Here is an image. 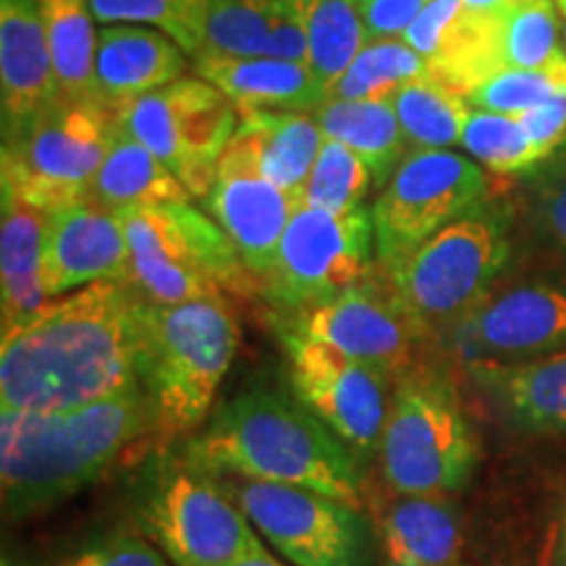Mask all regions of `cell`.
Listing matches in <instances>:
<instances>
[{
	"instance_id": "cell-21",
	"label": "cell",
	"mask_w": 566,
	"mask_h": 566,
	"mask_svg": "<svg viewBox=\"0 0 566 566\" xmlns=\"http://www.w3.org/2000/svg\"><path fill=\"white\" fill-rule=\"evenodd\" d=\"M192 61L200 80L221 90L239 113H313L328 97L310 63L265 59V55H226L216 51H200Z\"/></svg>"
},
{
	"instance_id": "cell-20",
	"label": "cell",
	"mask_w": 566,
	"mask_h": 566,
	"mask_svg": "<svg viewBox=\"0 0 566 566\" xmlns=\"http://www.w3.org/2000/svg\"><path fill=\"white\" fill-rule=\"evenodd\" d=\"M187 53L166 34L139 24H105L97 32L95 101L124 116L139 97L181 80Z\"/></svg>"
},
{
	"instance_id": "cell-38",
	"label": "cell",
	"mask_w": 566,
	"mask_h": 566,
	"mask_svg": "<svg viewBox=\"0 0 566 566\" xmlns=\"http://www.w3.org/2000/svg\"><path fill=\"white\" fill-rule=\"evenodd\" d=\"M365 42L399 40L433 0H354Z\"/></svg>"
},
{
	"instance_id": "cell-30",
	"label": "cell",
	"mask_w": 566,
	"mask_h": 566,
	"mask_svg": "<svg viewBox=\"0 0 566 566\" xmlns=\"http://www.w3.org/2000/svg\"><path fill=\"white\" fill-rule=\"evenodd\" d=\"M391 105L407 137L409 153L449 150L459 145L472 113L464 95L430 76L405 84Z\"/></svg>"
},
{
	"instance_id": "cell-29",
	"label": "cell",
	"mask_w": 566,
	"mask_h": 566,
	"mask_svg": "<svg viewBox=\"0 0 566 566\" xmlns=\"http://www.w3.org/2000/svg\"><path fill=\"white\" fill-rule=\"evenodd\" d=\"M63 101H95V13L90 0H38Z\"/></svg>"
},
{
	"instance_id": "cell-23",
	"label": "cell",
	"mask_w": 566,
	"mask_h": 566,
	"mask_svg": "<svg viewBox=\"0 0 566 566\" xmlns=\"http://www.w3.org/2000/svg\"><path fill=\"white\" fill-rule=\"evenodd\" d=\"M239 116L231 139L247 153L260 176L302 200V189L325 142L313 113L244 111Z\"/></svg>"
},
{
	"instance_id": "cell-8",
	"label": "cell",
	"mask_w": 566,
	"mask_h": 566,
	"mask_svg": "<svg viewBox=\"0 0 566 566\" xmlns=\"http://www.w3.org/2000/svg\"><path fill=\"white\" fill-rule=\"evenodd\" d=\"M122 116L101 103L55 101L24 129L3 137L0 187L40 210L87 200Z\"/></svg>"
},
{
	"instance_id": "cell-49",
	"label": "cell",
	"mask_w": 566,
	"mask_h": 566,
	"mask_svg": "<svg viewBox=\"0 0 566 566\" xmlns=\"http://www.w3.org/2000/svg\"><path fill=\"white\" fill-rule=\"evenodd\" d=\"M564 45H566V27H564Z\"/></svg>"
},
{
	"instance_id": "cell-39",
	"label": "cell",
	"mask_w": 566,
	"mask_h": 566,
	"mask_svg": "<svg viewBox=\"0 0 566 566\" xmlns=\"http://www.w3.org/2000/svg\"><path fill=\"white\" fill-rule=\"evenodd\" d=\"M462 0H433V3L417 17L407 32L399 40H405L415 53H420L424 61H430L441 51L443 42L449 40L451 30L462 17Z\"/></svg>"
},
{
	"instance_id": "cell-19",
	"label": "cell",
	"mask_w": 566,
	"mask_h": 566,
	"mask_svg": "<svg viewBox=\"0 0 566 566\" xmlns=\"http://www.w3.org/2000/svg\"><path fill=\"white\" fill-rule=\"evenodd\" d=\"M61 101L38 0H0V108L3 137Z\"/></svg>"
},
{
	"instance_id": "cell-48",
	"label": "cell",
	"mask_w": 566,
	"mask_h": 566,
	"mask_svg": "<svg viewBox=\"0 0 566 566\" xmlns=\"http://www.w3.org/2000/svg\"><path fill=\"white\" fill-rule=\"evenodd\" d=\"M3 566H17L13 562H9V558H3Z\"/></svg>"
},
{
	"instance_id": "cell-45",
	"label": "cell",
	"mask_w": 566,
	"mask_h": 566,
	"mask_svg": "<svg viewBox=\"0 0 566 566\" xmlns=\"http://www.w3.org/2000/svg\"><path fill=\"white\" fill-rule=\"evenodd\" d=\"M516 3V0H462V6L472 13H495L506 6Z\"/></svg>"
},
{
	"instance_id": "cell-14",
	"label": "cell",
	"mask_w": 566,
	"mask_h": 566,
	"mask_svg": "<svg viewBox=\"0 0 566 566\" xmlns=\"http://www.w3.org/2000/svg\"><path fill=\"white\" fill-rule=\"evenodd\" d=\"M275 331L313 338L357 363L378 367L394 380L415 365V349L430 338L396 296L380 265L331 300L300 313L279 315Z\"/></svg>"
},
{
	"instance_id": "cell-5",
	"label": "cell",
	"mask_w": 566,
	"mask_h": 566,
	"mask_svg": "<svg viewBox=\"0 0 566 566\" xmlns=\"http://www.w3.org/2000/svg\"><path fill=\"white\" fill-rule=\"evenodd\" d=\"M378 457L386 485L399 495L464 491L480 441L449 373L422 363L396 375Z\"/></svg>"
},
{
	"instance_id": "cell-46",
	"label": "cell",
	"mask_w": 566,
	"mask_h": 566,
	"mask_svg": "<svg viewBox=\"0 0 566 566\" xmlns=\"http://www.w3.org/2000/svg\"><path fill=\"white\" fill-rule=\"evenodd\" d=\"M231 566H286V564L279 562V558H275L268 548H260V551H254V554L233 562Z\"/></svg>"
},
{
	"instance_id": "cell-31",
	"label": "cell",
	"mask_w": 566,
	"mask_h": 566,
	"mask_svg": "<svg viewBox=\"0 0 566 566\" xmlns=\"http://www.w3.org/2000/svg\"><path fill=\"white\" fill-rule=\"evenodd\" d=\"M292 6L307 32L310 66L323 82L325 92H331L365 45L357 3L354 0H292Z\"/></svg>"
},
{
	"instance_id": "cell-10",
	"label": "cell",
	"mask_w": 566,
	"mask_h": 566,
	"mask_svg": "<svg viewBox=\"0 0 566 566\" xmlns=\"http://www.w3.org/2000/svg\"><path fill=\"white\" fill-rule=\"evenodd\" d=\"M142 527L174 566H231L265 548L218 478L184 459L168 464L153 483Z\"/></svg>"
},
{
	"instance_id": "cell-26",
	"label": "cell",
	"mask_w": 566,
	"mask_h": 566,
	"mask_svg": "<svg viewBox=\"0 0 566 566\" xmlns=\"http://www.w3.org/2000/svg\"><path fill=\"white\" fill-rule=\"evenodd\" d=\"M189 197L192 195L184 189L171 168L147 150L124 124L113 132L103 166L97 168L87 192V200L116 216L163 202H184Z\"/></svg>"
},
{
	"instance_id": "cell-34",
	"label": "cell",
	"mask_w": 566,
	"mask_h": 566,
	"mask_svg": "<svg viewBox=\"0 0 566 566\" xmlns=\"http://www.w3.org/2000/svg\"><path fill=\"white\" fill-rule=\"evenodd\" d=\"M459 147H464L472 160L499 176L530 174L535 171V166L546 163L520 118L501 116V113L472 108Z\"/></svg>"
},
{
	"instance_id": "cell-41",
	"label": "cell",
	"mask_w": 566,
	"mask_h": 566,
	"mask_svg": "<svg viewBox=\"0 0 566 566\" xmlns=\"http://www.w3.org/2000/svg\"><path fill=\"white\" fill-rule=\"evenodd\" d=\"M260 55H265V59L310 63L307 32H304V24L300 13H296V9L292 6V0H283L281 3Z\"/></svg>"
},
{
	"instance_id": "cell-42",
	"label": "cell",
	"mask_w": 566,
	"mask_h": 566,
	"mask_svg": "<svg viewBox=\"0 0 566 566\" xmlns=\"http://www.w3.org/2000/svg\"><path fill=\"white\" fill-rule=\"evenodd\" d=\"M525 126L527 137L543 153V158H551L558 150H566V97H556L537 108L516 116Z\"/></svg>"
},
{
	"instance_id": "cell-9",
	"label": "cell",
	"mask_w": 566,
	"mask_h": 566,
	"mask_svg": "<svg viewBox=\"0 0 566 566\" xmlns=\"http://www.w3.org/2000/svg\"><path fill=\"white\" fill-rule=\"evenodd\" d=\"M263 541L292 566H370L375 533L363 509L300 485L216 475Z\"/></svg>"
},
{
	"instance_id": "cell-22",
	"label": "cell",
	"mask_w": 566,
	"mask_h": 566,
	"mask_svg": "<svg viewBox=\"0 0 566 566\" xmlns=\"http://www.w3.org/2000/svg\"><path fill=\"white\" fill-rule=\"evenodd\" d=\"M480 391L516 430L566 433V349L520 365H464Z\"/></svg>"
},
{
	"instance_id": "cell-44",
	"label": "cell",
	"mask_w": 566,
	"mask_h": 566,
	"mask_svg": "<svg viewBox=\"0 0 566 566\" xmlns=\"http://www.w3.org/2000/svg\"><path fill=\"white\" fill-rule=\"evenodd\" d=\"M546 566H566V506H564V512L556 522L554 537H551L548 564Z\"/></svg>"
},
{
	"instance_id": "cell-25",
	"label": "cell",
	"mask_w": 566,
	"mask_h": 566,
	"mask_svg": "<svg viewBox=\"0 0 566 566\" xmlns=\"http://www.w3.org/2000/svg\"><path fill=\"white\" fill-rule=\"evenodd\" d=\"M0 292L3 328L38 313L48 302L42 289V233L45 210L0 189Z\"/></svg>"
},
{
	"instance_id": "cell-17",
	"label": "cell",
	"mask_w": 566,
	"mask_h": 566,
	"mask_svg": "<svg viewBox=\"0 0 566 566\" xmlns=\"http://www.w3.org/2000/svg\"><path fill=\"white\" fill-rule=\"evenodd\" d=\"M205 202L212 221L237 247L252 279L263 283L279 258L283 231L302 205L300 197L260 176L242 147L229 139L218 158L216 184Z\"/></svg>"
},
{
	"instance_id": "cell-7",
	"label": "cell",
	"mask_w": 566,
	"mask_h": 566,
	"mask_svg": "<svg viewBox=\"0 0 566 566\" xmlns=\"http://www.w3.org/2000/svg\"><path fill=\"white\" fill-rule=\"evenodd\" d=\"M509 254V212L485 200L436 231L428 242L388 268L386 275L396 296L428 336H446L491 294Z\"/></svg>"
},
{
	"instance_id": "cell-33",
	"label": "cell",
	"mask_w": 566,
	"mask_h": 566,
	"mask_svg": "<svg viewBox=\"0 0 566 566\" xmlns=\"http://www.w3.org/2000/svg\"><path fill=\"white\" fill-rule=\"evenodd\" d=\"M90 6L101 24L153 27L189 59L208 42V0H90Z\"/></svg>"
},
{
	"instance_id": "cell-18",
	"label": "cell",
	"mask_w": 566,
	"mask_h": 566,
	"mask_svg": "<svg viewBox=\"0 0 566 566\" xmlns=\"http://www.w3.org/2000/svg\"><path fill=\"white\" fill-rule=\"evenodd\" d=\"M129 244L122 216L92 200L45 212L42 233V289L48 300L97 281H126Z\"/></svg>"
},
{
	"instance_id": "cell-4",
	"label": "cell",
	"mask_w": 566,
	"mask_h": 566,
	"mask_svg": "<svg viewBox=\"0 0 566 566\" xmlns=\"http://www.w3.org/2000/svg\"><path fill=\"white\" fill-rule=\"evenodd\" d=\"M237 349L239 325L226 300L155 304L139 296V386L155 433L187 436L208 422Z\"/></svg>"
},
{
	"instance_id": "cell-32",
	"label": "cell",
	"mask_w": 566,
	"mask_h": 566,
	"mask_svg": "<svg viewBox=\"0 0 566 566\" xmlns=\"http://www.w3.org/2000/svg\"><path fill=\"white\" fill-rule=\"evenodd\" d=\"M428 76V61L415 53L405 40L365 42L363 51L344 71L342 80L331 87L334 101L394 103L399 90L415 80ZM325 97V101H328Z\"/></svg>"
},
{
	"instance_id": "cell-43",
	"label": "cell",
	"mask_w": 566,
	"mask_h": 566,
	"mask_svg": "<svg viewBox=\"0 0 566 566\" xmlns=\"http://www.w3.org/2000/svg\"><path fill=\"white\" fill-rule=\"evenodd\" d=\"M537 231L554 250L566 254V168H562L535 202Z\"/></svg>"
},
{
	"instance_id": "cell-35",
	"label": "cell",
	"mask_w": 566,
	"mask_h": 566,
	"mask_svg": "<svg viewBox=\"0 0 566 566\" xmlns=\"http://www.w3.org/2000/svg\"><path fill=\"white\" fill-rule=\"evenodd\" d=\"M373 187L375 179L367 163L342 142L325 139L302 189V205L344 216L365 208L363 202Z\"/></svg>"
},
{
	"instance_id": "cell-1",
	"label": "cell",
	"mask_w": 566,
	"mask_h": 566,
	"mask_svg": "<svg viewBox=\"0 0 566 566\" xmlns=\"http://www.w3.org/2000/svg\"><path fill=\"white\" fill-rule=\"evenodd\" d=\"M139 386V294L97 281L3 328L0 405L61 415Z\"/></svg>"
},
{
	"instance_id": "cell-3",
	"label": "cell",
	"mask_w": 566,
	"mask_h": 566,
	"mask_svg": "<svg viewBox=\"0 0 566 566\" xmlns=\"http://www.w3.org/2000/svg\"><path fill=\"white\" fill-rule=\"evenodd\" d=\"M155 433L142 386L61 415L0 409V488L9 520L40 514L80 493Z\"/></svg>"
},
{
	"instance_id": "cell-12",
	"label": "cell",
	"mask_w": 566,
	"mask_h": 566,
	"mask_svg": "<svg viewBox=\"0 0 566 566\" xmlns=\"http://www.w3.org/2000/svg\"><path fill=\"white\" fill-rule=\"evenodd\" d=\"M485 200L488 176L472 158L451 150L409 153L370 210L375 263L388 271Z\"/></svg>"
},
{
	"instance_id": "cell-16",
	"label": "cell",
	"mask_w": 566,
	"mask_h": 566,
	"mask_svg": "<svg viewBox=\"0 0 566 566\" xmlns=\"http://www.w3.org/2000/svg\"><path fill=\"white\" fill-rule=\"evenodd\" d=\"M443 338L464 365L548 357L566 349V289L546 281L491 289Z\"/></svg>"
},
{
	"instance_id": "cell-37",
	"label": "cell",
	"mask_w": 566,
	"mask_h": 566,
	"mask_svg": "<svg viewBox=\"0 0 566 566\" xmlns=\"http://www.w3.org/2000/svg\"><path fill=\"white\" fill-rule=\"evenodd\" d=\"M566 97V69L554 71H499L464 95L470 108L522 116L537 105Z\"/></svg>"
},
{
	"instance_id": "cell-15",
	"label": "cell",
	"mask_w": 566,
	"mask_h": 566,
	"mask_svg": "<svg viewBox=\"0 0 566 566\" xmlns=\"http://www.w3.org/2000/svg\"><path fill=\"white\" fill-rule=\"evenodd\" d=\"M292 394L359 459L380 451L394 378L313 338L279 331Z\"/></svg>"
},
{
	"instance_id": "cell-24",
	"label": "cell",
	"mask_w": 566,
	"mask_h": 566,
	"mask_svg": "<svg viewBox=\"0 0 566 566\" xmlns=\"http://www.w3.org/2000/svg\"><path fill=\"white\" fill-rule=\"evenodd\" d=\"M384 566H454L462 516L443 495H399L378 516Z\"/></svg>"
},
{
	"instance_id": "cell-6",
	"label": "cell",
	"mask_w": 566,
	"mask_h": 566,
	"mask_svg": "<svg viewBox=\"0 0 566 566\" xmlns=\"http://www.w3.org/2000/svg\"><path fill=\"white\" fill-rule=\"evenodd\" d=\"M129 275L142 300L184 304L250 294L258 281L247 271L226 231L192 202H163L122 212Z\"/></svg>"
},
{
	"instance_id": "cell-28",
	"label": "cell",
	"mask_w": 566,
	"mask_h": 566,
	"mask_svg": "<svg viewBox=\"0 0 566 566\" xmlns=\"http://www.w3.org/2000/svg\"><path fill=\"white\" fill-rule=\"evenodd\" d=\"M325 139H336L367 163L375 187L384 189L401 160L409 155L405 132L391 103L334 101L328 97L313 111Z\"/></svg>"
},
{
	"instance_id": "cell-11",
	"label": "cell",
	"mask_w": 566,
	"mask_h": 566,
	"mask_svg": "<svg viewBox=\"0 0 566 566\" xmlns=\"http://www.w3.org/2000/svg\"><path fill=\"white\" fill-rule=\"evenodd\" d=\"M375 265L370 210L334 216L300 205L260 292L273 304L275 315H292L346 292L367 279Z\"/></svg>"
},
{
	"instance_id": "cell-27",
	"label": "cell",
	"mask_w": 566,
	"mask_h": 566,
	"mask_svg": "<svg viewBox=\"0 0 566 566\" xmlns=\"http://www.w3.org/2000/svg\"><path fill=\"white\" fill-rule=\"evenodd\" d=\"M483 17L491 76L499 71L566 69L562 19L551 0H516Z\"/></svg>"
},
{
	"instance_id": "cell-47",
	"label": "cell",
	"mask_w": 566,
	"mask_h": 566,
	"mask_svg": "<svg viewBox=\"0 0 566 566\" xmlns=\"http://www.w3.org/2000/svg\"><path fill=\"white\" fill-rule=\"evenodd\" d=\"M551 3L556 6V11L562 13V17H566V0H551Z\"/></svg>"
},
{
	"instance_id": "cell-40",
	"label": "cell",
	"mask_w": 566,
	"mask_h": 566,
	"mask_svg": "<svg viewBox=\"0 0 566 566\" xmlns=\"http://www.w3.org/2000/svg\"><path fill=\"white\" fill-rule=\"evenodd\" d=\"M69 566H174L166 554H158L150 543L137 535H116L97 543L80 556L71 558Z\"/></svg>"
},
{
	"instance_id": "cell-2",
	"label": "cell",
	"mask_w": 566,
	"mask_h": 566,
	"mask_svg": "<svg viewBox=\"0 0 566 566\" xmlns=\"http://www.w3.org/2000/svg\"><path fill=\"white\" fill-rule=\"evenodd\" d=\"M181 459L210 475L300 485L365 506L363 459L294 394L271 388L237 394L184 441Z\"/></svg>"
},
{
	"instance_id": "cell-36",
	"label": "cell",
	"mask_w": 566,
	"mask_h": 566,
	"mask_svg": "<svg viewBox=\"0 0 566 566\" xmlns=\"http://www.w3.org/2000/svg\"><path fill=\"white\" fill-rule=\"evenodd\" d=\"M283 0H208V42L202 51L260 55Z\"/></svg>"
},
{
	"instance_id": "cell-13",
	"label": "cell",
	"mask_w": 566,
	"mask_h": 566,
	"mask_svg": "<svg viewBox=\"0 0 566 566\" xmlns=\"http://www.w3.org/2000/svg\"><path fill=\"white\" fill-rule=\"evenodd\" d=\"M239 111L210 82L181 76L139 97L122 124L171 168L195 200H208L218 158L239 126Z\"/></svg>"
}]
</instances>
